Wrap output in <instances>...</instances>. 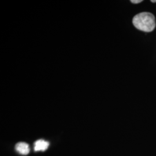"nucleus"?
Returning a JSON list of instances; mask_svg holds the SVG:
<instances>
[{
  "label": "nucleus",
  "instance_id": "nucleus-1",
  "mask_svg": "<svg viewBox=\"0 0 156 156\" xmlns=\"http://www.w3.org/2000/svg\"><path fill=\"white\" fill-rule=\"evenodd\" d=\"M133 23L136 28L145 32H151L156 27L155 17L149 12H142L135 15Z\"/></svg>",
  "mask_w": 156,
  "mask_h": 156
},
{
  "label": "nucleus",
  "instance_id": "nucleus-2",
  "mask_svg": "<svg viewBox=\"0 0 156 156\" xmlns=\"http://www.w3.org/2000/svg\"><path fill=\"white\" fill-rule=\"evenodd\" d=\"M49 146V142L44 140H38L34 143V151H46Z\"/></svg>",
  "mask_w": 156,
  "mask_h": 156
},
{
  "label": "nucleus",
  "instance_id": "nucleus-3",
  "mask_svg": "<svg viewBox=\"0 0 156 156\" xmlns=\"http://www.w3.org/2000/svg\"><path fill=\"white\" fill-rule=\"evenodd\" d=\"M15 149L17 153L22 155H27L30 153L29 145L23 142H18L15 146Z\"/></svg>",
  "mask_w": 156,
  "mask_h": 156
},
{
  "label": "nucleus",
  "instance_id": "nucleus-4",
  "mask_svg": "<svg viewBox=\"0 0 156 156\" xmlns=\"http://www.w3.org/2000/svg\"><path fill=\"white\" fill-rule=\"evenodd\" d=\"M142 1H143L142 0H132V1H131V2L133 4H138Z\"/></svg>",
  "mask_w": 156,
  "mask_h": 156
},
{
  "label": "nucleus",
  "instance_id": "nucleus-5",
  "mask_svg": "<svg viewBox=\"0 0 156 156\" xmlns=\"http://www.w3.org/2000/svg\"><path fill=\"white\" fill-rule=\"evenodd\" d=\"M151 2H153V3H154V2H156V1H153V0H151Z\"/></svg>",
  "mask_w": 156,
  "mask_h": 156
}]
</instances>
